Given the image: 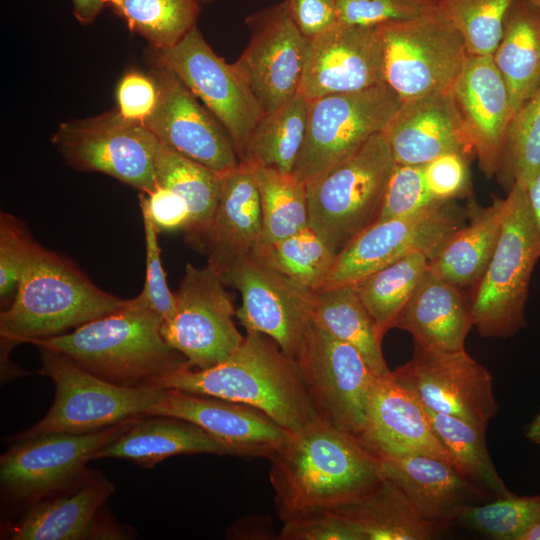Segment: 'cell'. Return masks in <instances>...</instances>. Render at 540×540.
Returning <instances> with one entry per match:
<instances>
[{
  "label": "cell",
  "mask_w": 540,
  "mask_h": 540,
  "mask_svg": "<svg viewBox=\"0 0 540 540\" xmlns=\"http://www.w3.org/2000/svg\"><path fill=\"white\" fill-rule=\"evenodd\" d=\"M155 50L158 66L172 71L224 127L240 162L265 112L236 65L218 56L197 26L174 46Z\"/></svg>",
  "instance_id": "13"
},
{
  "label": "cell",
  "mask_w": 540,
  "mask_h": 540,
  "mask_svg": "<svg viewBox=\"0 0 540 540\" xmlns=\"http://www.w3.org/2000/svg\"><path fill=\"white\" fill-rule=\"evenodd\" d=\"M392 375L426 409L486 430L499 410L491 373L465 349L446 352L414 344L413 357Z\"/></svg>",
  "instance_id": "17"
},
{
  "label": "cell",
  "mask_w": 540,
  "mask_h": 540,
  "mask_svg": "<svg viewBox=\"0 0 540 540\" xmlns=\"http://www.w3.org/2000/svg\"><path fill=\"white\" fill-rule=\"evenodd\" d=\"M522 540H540V523L532 528Z\"/></svg>",
  "instance_id": "56"
},
{
  "label": "cell",
  "mask_w": 540,
  "mask_h": 540,
  "mask_svg": "<svg viewBox=\"0 0 540 540\" xmlns=\"http://www.w3.org/2000/svg\"><path fill=\"white\" fill-rule=\"evenodd\" d=\"M335 510L361 540H430L446 535L450 528L422 516L405 493L386 478L366 496Z\"/></svg>",
  "instance_id": "30"
},
{
  "label": "cell",
  "mask_w": 540,
  "mask_h": 540,
  "mask_svg": "<svg viewBox=\"0 0 540 540\" xmlns=\"http://www.w3.org/2000/svg\"><path fill=\"white\" fill-rule=\"evenodd\" d=\"M115 487L87 471L65 489L37 501L8 529L12 540L129 539L132 532L103 511Z\"/></svg>",
  "instance_id": "19"
},
{
  "label": "cell",
  "mask_w": 540,
  "mask_h": 540,
  "mask_svg": "<svg viewBox=\"0 0 540 540\" xmlns=\"http://www.w3.org/2000/svg\"><path fill=\"white\" fill-rule=\"evenodd\" d=\"M450 92L480 170L486 178L497 175L512 110L492 55L467 53Z\"/></svg>",
  "instance_id": "22"
},
{
  "label": "cell",
  "mask_w": 540,
  "mask_h": 540,
  "mask_svg": "<svg viewBox=\"0 0 540 540\" xmlns=\"http://www.w3.org/2000/svg\"><path fill=\"white\" fill-rule=\"evenodd\" d=\"M395 165L383 133L307 183L308 225L338 254L377 217Z\"/></svg>",
  "instance_id": "7"
},
{
  "label": "cell",
  "mask_w": 540,
  "mask_h": 540,
  "mask_svg": "<svg viewBox=\"0 0 540 540\" xmlns=\"http://www.w3.org/2000/svg\"><path fill=\"white\" fill-rule=\"evenodd\" d=\"M394 482L425 518L452 526L467 506L495 499L453 465L421 454H376Z\"/></svg>",
  "instance_id": "27"
},
{
  "label": "cell",
  "mask_w": 540,
  "mask_h": 540,
  "mask_svg": "<svg viewBox=\"0 0 540 540\" xmlns=\"http://www.w3.org/2000/svg\"><path fill=\"white\" fill-rule=\"evenodd\" d=\"M426 411L435 434L463 475L494 498L512 493L491 460L485 438L486 429L458 417L429 409Z\"/></svg>",
  "instance_id": "37"
},
{
  "label": "cell",
  "mask_w": 540,
  "mask_h": 540,
  "mask_svg": "<svg viewBox=\"0 0 540 540\" xmlns=\"http://www.w3.org/2000/svg\"><path fill=\"white\" fill-rule=\"evenodd\" d=\"M52 143L74 170L104 173L146 194L156 185L160 141L142 122L126 119L117 109L61 123Z\"/></svg>",
  "instance_id": "10"
},
{
  "label": "cell",
  "mask_w": 540,
  "mask_h": 540,
  "mask_svg": "<svg viewBox=\"0 0 540 540\" xmlns=\"http://www.w3.org/2000/svg\"><path fill=\"white\" fill-rule=\"evenodd\" d=\"M139 204L145 236L146 275L142 291L138 295L164 321L170 320L176 310L175 295L169 290L166 274L161 264L158 229L155 226L144 192L139 194Z\"/></svg>",
  "instance_id": "46"
},
{
  "label": "cell",
  "mask_w": 540,
  "mask_h": 540,
  "mask_svg": "<svg viewBox=\"0 0 540 540\" xmlns=\"http://www.w3.org/2000/svg\"><path fill=\"white\" fill-rule=\"evenodd\" d=\"M281 540H361L350 523L336 510H321L283 522Z\"/></svg>",
  "instance_id": "49"
},
{
  "label": "cell",
  "mask_w": 540,
  "mask_h": 540,
  "mask_svg": "<svg viewBox=\"0 0 540 540\" xmlns=\"http://www.w3.org/2000/svg\"><path fill=\"white\" fill-rule=\"evenodd\" d=\"M35 243L26 224L7 212L0 215V302L6 309L13 301L24 266Z\"/></svg>",
  "instance_id": "45"
},
{
  "label": "cell",
  "mask_w": 540,
  "mask_h": 540,
  "mask_svg": "<svg viewBox=\"0 0 540 540\" xmlns=\"http://www.w3.org/2000/svg\"><path fill=\"white\" fill-rule=\"evenodd\" d=\"M527 199L540 233V168L525 187Z\"/></svg>",
  "instance_id": "54"
},
{
  "label": "cell",
  "mask_w": 540,
  "mask_h": 540,
  "mask_svg": "<svg viewBox=\"0 0 540 540\" xmlns=\"http://www.w3.org/2000/svg\"><path fill=\"white\" fill-rule=\"evenodd\" d=\"M376 28L384 82L401 101L451 89L467 50L461 34L437 6L419 17Z\"/></svg>",
  "instance_id": "8"
},
{
  "label": "cell",
  "mask_w": 540,
  "mask_h": 540,
  "mask_svg": "<svg viewBox=\"0 0 540 540\" xmlns=\"http://www.w3.org/2000/svg\"><path fill=\"white\" fill-rule=\"evenodd\" d=\"M125 302L95 285L68 258L35 241L16 295L0 313L2 379L21 375L8 357L16 345L63 334Z\"/></svg>",
  "instance_id": "2"
},
{
  "label": "cell",
  "mask_w": 540,
  "mask_h": 540,
  "mask_svg": "<svg viewBox=\"0 0 540 540\" xmlns=\"http://www.w3.org/2000/svg\"><path fill=\"white\" fill-rule=\"evenodd\" d=\"M435 8L434 0H337L338 23L366 27L413 19Z\"/></svg>",
  "instance_id": "47"
},
{
  "label": "cell",
  "mask_w": 540,
  "mask_h": 540,
  "mask_svg": "<svg viewBox=\"0 0 540 540\" xmlns=\"http://www.w3.org/2000/svg\"><path fill=\"white\" fill-rule=\"evenodd\" d=\"M540 523V494L513 493L491 502L467 506L453 521L463 529L494 540H522Z\"/></svg>",
  "instance_id": "41"
},
{
  "label": "cell",
  "mask_w": 540,
  "mask_h": 540,
  "mask_svg": "<svg viewBox=\"0 0 540 540\" xmlns=\"http://www.w3.org/2000/svg\"><path fill=\"white\" fill-rule=\"evenodd\" d=\"M255 173L262 210L260 242L279 241L308 227L307 184L293 172L255 167Z\"/></svg>",
  "instance_id": "39"
},
{
  "label": "cell",
  "mask_w": 540,
  "mask_h": 540,
  "mask_svg": "<svg viewBox=\"0 0 540 540\" xmlns=\"http://www.w3.org/2000/svg\"><path fill=\"white\" fill-rule=\"evenodd\" d=\"M307 119L308 101L299 92L276 110L264 114L240 162L293 172L304 143Z\"/></svg>",
  "instance_id": "35"
},
{
  "label": "cell",
  "mask_w": 540,
  "mask_h": 540,
  "mask_svg": "<svg viewBox=\"0 0 540 540\" xmlns=\"http://www.w3.org/2000/svg\"><path fill=\"white\" fill-rule=\"evenodd\" d=\"M163 318L139 296L67 334L33 341L61 353L84 370L116 385L152 387L187 364L162 335Z\"/></svg>",
  "instance_id": "4"
},
{
  "label": "cell",
  "mask_w": 540,
  "mask_h": 540,
  "mask_svg": "<svg viewBox=\"0 0 540 540\" xmlns=\"http://www.w3.org/2000/svg\"><path fill=\"white\" fill-rule=\"evenodd\" d=\"M127 24L155 49L177 44L194 26L197 0H104Z\"/></svg>",
  "instance_id": "40"
},
{
  "label": "cell",
  "mask_w": 540,
  "mask_h": 540,
  "mask_svg": "<svg viewBox=\"0 0 540 540\" xmlns=\"http://www.w3.org/2000/svg\"><path fill=\"white\" fill-rule=\"evenodd\" d=\"M312 321L359 351L377 375L391 372L375 323L351 285L314 292Z\"/></svg>",
  "instance_id": "33"
},
{
  "label": "cell",
  "mask_w": 540,
  "mask_h": 540,
  "mask_svg": "<svg viewBox=\"0 0 540 540\" xmlns=\"http://www.w3.org/2000/svg\"><path fill=\"white\" fill-rule=\"evenodd\" d=\"M225 287L211 264H186L174 293L175 313L163 321L161 330L167 344L192 368L206 369L222 362L244 340L233 321L236 309Z\"/></svg>",
  "instance_id": "14"
},
{
  "label": "cell",
  "mask_w": 540,
  "mask_h": 540,
  "mask_svg": "<svg viewBox=\"0 0 540 540\" xmlns=\"http://www.w3.org/2000/svg\"><path fill=\"white\" fill-rule=\"evenodd\" d=\"M75 18L82 24L92 23L105 7L104 0H72Z\"/></svg>",
  "instance_id": "53"
},
{
  "label": "cell",
  "mask_w": 540,
  "mask_h": 540,
  "mask_svg": "<svg viewBox=\"0 0 540 540\" xmlns=\"http://www.w3.org/2000/svg\"><path fill=\"white\" fill-rule=\"evenodd\" d=\"M127 423L89 433L55 432L12 440L0 458L2 503L26 509L70 486L88 471L87 462Z\"/></svg>",
  "instance_id": "12"
},
{
  "label": "cell",
  "mask_w": 540,
  "mask_h": 540,
  "mask_svg": "<svg viewBox=\"0 0 540 540\" xmlns=\"http://www.w3.org/2000/svg\"><path fill=\"white\" fill-rule=\"evenodd\" d=\"M524 434L530 442L540 445V409L526 425Z\"/></svg>",
  "instance_id": "55"
},
{
  "label": "cell",
  "mask_w": 540,
  "mask_h": 540,
  "mask_svg": "<svg viewBox=\"0 0 540 540\" xmlns=\"http://www.w3.org/2000/svg\"><path fill=\"white\" fill-rule=\"evenodd\" d=\"M116 99L117 110L123 117L143 123L156 106L157 84L153 76L129 71L118 83Z\"/></svg>",
  "instance_id": "50"
},
{
  "label": "cell",
  "mask_w": 540,
  "mask_h": 540,
  "mask_svg": "<svg viewBox=\"0 0 540 540\" xmlns=\"http://www.w3.org/2000/svg\"><path fill=\"white\" fill-rule=\"evenodd\" d=\"M200 1L207 3V2H211L212 0H200Z\"/></svg>",
  "instance_id": "58"
},
{
  "label": "cell",
  "mask_w": 540,
  "mask_h": 540,
  "mask_svg": "<svg viewBox=\"0 0 540 540\" xmlns=\"http://www.w3.org/2000/svg\"><path fill=\"white\" fill-rule=\"evenodd\" d=\"M217 271L226 287L240 292L241 305L236 317L246 332L270 337L294 360L312 320L314 292L252 253Z\"/></svg>",
  "instance_id": "15"
},
{
  "label": "cell",
  "mask_w": 540,
  "mask_h": 540,
  "mask_svg": "<svg viewBox=\"0 0 540 540\" xmlns=\"http://www.w3.org/2000/svg\"><path fill=\"white\" fill-rule=\"evenodd\" d=\"M360 440L375 454H421L455 467L419 399L392 375H376Z\"/></svg>",
  "instance_id": "24"
},
{
  "label": "cell",
  "mask_w": 540,
  "mask_h": 540,
  "mask_svg": "<svg viewBox=\"0 0 540 540\" xmlns=\"http://www.w3.org/2000/svg\"><path fill=\"white\" fill-rule=\"evenodd\" d=\"M464 39L467 53L492 55L514 0H434Z\"/></svg>",
  "instance_id": "43"
},
{
  "label": "cell",
  "mask_w": 540,
  "mask_h": 540,
  "mask_svg": "<svg viewBox=\"0 0 540 540\" xmlns=\"http://www.w3.org/2000/svg\"><path fill=\"white\" fill-rule=\"evenodd\" d=\"M220 195L205 230L186 240L203 253L216 270L249 254L262 237V210L255 167L239 162L220 173Z\"/></svg>",
  "instance_id": "25"
},
{
  "label": "cell",
  "mask_w": 540,
  "mask_h": 540,
  "mask_svg": "<svg viewBox=\"0 0 540 540\" xmlns=\"http://www.w3.org/2000/svg\"><path fill=\"white\" fill-rule=\"evenodd\" d=\"M39 349V373L55 383L54 402L39 422L11 437V441L55 432L89 433L146 417L163 395L164 389L113 384L61 353Z\"/></svg>",
  "instance_id": "6"
},
{
  "label": "cell",
  "mask_w": 540,
  "mask_h": 540,
  "mask_svg": "<svg viewBox=\"0 0 540 540\" xmlns=\"http://www.w3.org/2000/svg\"><path fill=\"white\" fill-rule=\"evenodd\" d=\"M492 257L469 298L473 326L483 337L507 338L525 325L524 310L540 233L525 187L513 184Z\"/></svg>",
  "instance_id": "5"
},
{
  "label": "cell",
  "mask_w": 540,
  "mask_h": 540,
  "mask_svg": "<svg viewBox=\"0 0 540 540\" xmlns=\"http://www.w3.org/2000/svg\"><path fill=\"white\" fill-rule=\"evenodd\" d=\"M469 157L447 152L422 166L426 188L436 202H452L470 194Z\"/></svg>",
  "instance_id": "48"
},
{
  "label": "cell",
  "mask_w": 540,
  "mask_h": 540,
  "mask_svg": "<svg viewBox=\"0 0 540 540\" xmlns=\"http://www.w3.org/2000/svg\"><path fill=\"white\" fill-rule=\"evenodd\" d=\"M394 327L409 332L414 344L446 352L463 350L474 327L469 299L428 267Z\"/></svg>",
  "instance_id": "28"
},
{
  "label": "cell",
  "mask_w": 540,
  "mask_h": 540,
  "mask_svg": "<svg viewBox=\"0 0 540 540\" xmlns=\"http://www.w3.org/2000/svg\"><path fill=\"white\" fill-rule=\"evenodd\" d=\"M508 90L512 116L540 85V8L514 0L492 54Z\"/></svg>",
  "instance_id": "32"
},
{
  "label": "cell",
  "mask_w": 540,
  "mask_h": 540,
  "mask_svg": "<svg viewBox=\"0 0 540 540\" xmlns=\"http://www.w3.org/2000/svg\"><path fill=\"white\" fill-rule=\"evenodd\" d=\"M508 199L493 198L487 207H469L470 221L459 228L429 262V269L459 287L474 286L497 245Z\"/></svg>",
  "instance_id": "31"
},
{
  "label": "cell",
  "mask_w": 540,
  "mask_h": 540,
  "mask_svg": "<svg viewBox=\"0 0 540 540\" xmlns=\"http://www.w3.org/2000/svg\"><path fill=\"white\" fill-rule=\"evenodd\" d=\"M463 212L447 202L410 217L373 222L337 254L320 290L354 285L415 252H422L432 260L465 224Z\"/></svg>",
  "instance_id": "16"
},
{
  "label": "cell",
  "mask_w": 540,
  "mask_h": 540,
  "mask_svg": "<svg viewBox=\"0 0 540 540\" xmlns=\"http://www.w3.org/2000/svg\"><path fill=\"white\" fill-rule=\"evenodd\" d=\"M530 1L540 8V0H530Z\"/></svg>",
  "instance_id": "57"
},
{
  "label": "cell",
  "mask_w": 540,
  "mask_h": 540,
  "mask_svg": "<svg viewBox=\"0 0 540 540\" xmlns=\"http://www.w3.org/2000/svg\"><path fill=\"white\" fill-rule=\"evenodd\" d=\"M245 22L250 40L234 64L269 113L300 92L308 38L284 1L252 13Z\"/></svg>",
  "instance_id": "18"
},
{
  "label": "cell",
  "mask_w": 540,
  "mask_h": 540,
  "mask_svg": "<svg viewBox=\"0 0 540 540\" xmlns=\"http://www.w3.org/2000/svg\"><path fill=\"white\" fill-rule=\"evenodd\" d=\"M385 83L308 101L307 129L293 173L306 184L382 133L401 104Z\"/></svg>",
  "instance_id": "9"
},
{
  "label": "cell",
  "mask_w": 540,
  "mask_h": 540,
  "mask_svg": "<svg viewBox=\"0 0 540 540\" xmlns=\"http://www.w3.org/2000/svg\"><path fill=\"white\" fill-rule=\"evenodd\" d=\"M268 459L275 507L282 522L346 506L385 479L371 449L319 417L297 431H288Z\"/></svg>",
  "instance_id": "1"
},
{
  "label": "cell",
  "mask_w": 540,
  "mask_h": 540,
  "mask_svg": "<svg viewBox=\"0 0 540 540\" xmlns=\"http://www.w3.org/2000/svg\"><path fill=\"white\" fill-rule=\"evenodd\" d=\"M294 361L318 417L360 439L377 374L359 351L311 320Z\"/></svg>",
  "instance_id": "11"
},
{
  "label": "cell",
  "mask_w": 540,
  "mask_h": 540,
  "mask_svg": "<svg viewBox=\"0 0 540 540\" xmlns=\"http://www.w3.org/2000/svg\"><path fill=\"white\" fill-rule=\"evenodd\" d=\"M148 416L189 421L226 445L233 456L269 458L288 434L273 419L251 406L175 389H164Z\"/></svg>",
  "instance_id": "23"
},
{
  "label": "cell",
  "mask_w": 540,
  "mask_h": 540,
  "mask_svg": "<svg viewBox=\"0 0 540 540\" xmlns=\"http://www.w3.org/2000/svg\"><path fill=\"white\" fill-rule=\"evenodd\" d=\"M231 455L232 451L199 426L182 419L157 416L128 422L95 454L94 459H125L149 469L182 454Z\"/></svg>",
  "instance_id": "29"
},
{
  "label": "cell",
  "mask_w": 540,
  "mask_h": 540,
  "mask_svg": "<svg viewBox=\"0 0 540 540\" xmlns=\"http://www.w3.org/2000/svg\"><path fill=\"white\" fill-rule=\"evenodd\" d=\"M430 258L415 252L368 275L353 286L379 335L394 328L401 311L429 267Z\"/></svg>",
  "instance_id": "36"
},
{
  "label": "cell",
  "mask_w": 540,
  "mask_h": 540,
  "mask_svg": "<svg viewBox=\"0 0 540 540\" xmlns=\"http://www.w3.org/2000/svg\"><path fill=\"white\" fill-rule=\"evenodd\" d=\"M251 253L313 292L323 287L337 257L309 226L279 241L260 242Z\"/></svg>",
  "instance_id": "38"
},
{
  "label": "cell",
  "mask_w": 540,
  "mask_h": 540,
  "mask_svg": "<svg viewBox=\"0 0 540 540\" xmlns=\"http://www.w3.org/2000/svg\"><path fill=\"white\" fill-rule=\"evenodd\" d=\"M304 36L314 37L338 23L337 0H283Z\"/></svg>",
  "instance_id": "51"
},
{
  "label": "cell",
  "mask_w": 540,
  "mask_h": 540,
  "mask_svg": "<svg viewBox=\"0 0 540 540\" xmlns=\"http://www.w3.org/2000/svg\"><path fill=\"white\" fill-rule=\"evenodd\" d=\"M156 183L170 189L186 203L190 221L188 240L207 228L220 195V173L159 143L155 158Z\"/></svg>",
  "instance_id": "34"
},
{
  "label": "cell",
  "mask_w": 540,
  "mask_h": 540,
  "mask_svg": "<svg viewBox=\"0 0 540 540\" xmlns=\"http://www.w3.org/2000/svg\"><path fill=\"white\" fill-rule=\"evenodd\" d=\"M383 82V52L376 27L337 23L308 38L300 86L307 101Z\"/></svg>",
  "instance_id": "21"
},
{
  "label": "cell",
  "mask_w": 540,
  "mask_h": 540,
  "mask_svg": "<svg viewBox=\"0 0 540 540\" xmlns=\"http://www.w3.org/2000/svg\"><path fill=\"white\" fill-rule=\"evenodd\" d=\"M152 387L175 389L256 408L289 432L318 415L296 362L270 337L246 332L242 344L222 362L206 369L188 364L155 380Z\"/></svg>",
  "instance_id": "3"
},
{
  "label": "cell",
  "mask_w": 540,
  "mask_h": 540,
  "mask_svg": "<svg viewBox=\"0 0 540 540\" xmlns=\"http://www.w3.org/2000/svg\"><path fill=\"white\" fill-rule=\"evenodd\" d=\"M440 204L426 188L422 166L395 164L375 221L410 217Z\"/></svg>",
  "instance_id": "44"
},
{
  "label": "cell",
  "mask_w": 540,
  "mask_h": 540,
  "mask_svg": "<svg viewBox=\"0 0 540 540\" xmlns=\"http://www.w3.org/2000/svg\"><path fill=\"white\" fill-rule=\"evenodd\" d=\"M539 168L540 85L511 118L497 176L509 191L513 184L526 187Z\"/></svg>",
  "instance_id": "42"
},
{
  "label": "cell",
  "mask_w": 540,
  "mask_h": 540,
  "mask_svg": "<svg viewBox=\"0 0 540 540\" xmlns=\"http://www.w3.org/2000/svg\"><path fill=\"white\" fill-rule=\"evenodd\" d=\"M153 78L158 99L143 124L164 145L223 173L239 163L234 145L220 122L170 70L158 66Z\"/></svg>",
  "instance_id": "20"
},
{
  "label": "cell",
  "mask_w": 540,
  "mask_h": 540,
  "mask_svg": "<svg viewBox=\"0 0 540 540\" xmlns=\"http://www.w3.org/2000/svg\"><path fill=\"white\" fill-rule=\"evenodd\" d=\"M151 218L158 231L185 230L190 217L186 203L170 189L156 183L145 193Z\"/></svg>",
  "instance_id": "52"
},
{
  "label": "cell",
  "mask_w": 540,
  "mask_h": 540,
  "mask_svg": "<svg viewBox=\"0 0 540 540\" xmlns=\"http://www.w3.org/2000/svg\"><path fill=\"white\" fill-rule=\"evenodd\" d=\"M382 133L395 164L423 166L447 152L474 156L450 90L403 100Z\"/></svg>",
  "instance_id": "26"
}]
</instances>
